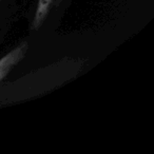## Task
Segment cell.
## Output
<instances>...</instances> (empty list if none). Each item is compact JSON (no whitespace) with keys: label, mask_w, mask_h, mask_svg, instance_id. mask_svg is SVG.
Masks as SVG:
<instances>
[{"label":"cell","mask_w":154,"mask_h":154,"mask_svg":"<svg viewBox=\"0 0 154 154\" xmlns=\"http://www.w3.org/2000/svg\"><path fill=\"white\" fill-rule=\"evenodd\" d=\"M28 50L29 43L23 41L0 58V84L7 78L8 75L14 70V68L23 60V58L28 54Z\"/></svg>","instance_id":"6da1fadb"},{"label":"cell","mask_w":154,"mask_h":154,"mask_svg":"<svg viewBox=\"0 0 154 154\" xmlns=\"http://www.w3.org/2000/svg\"><path fill=\"white\" fill-rule=\"evenodd\" d=\"M62 1L63 0H38L34 17L32 20V24H31V29L33 31H38L41 28V26L45 23L52 10L58 7Z\"/></svg>","instance_id":"7a4b0ae2"}]
</instances>
